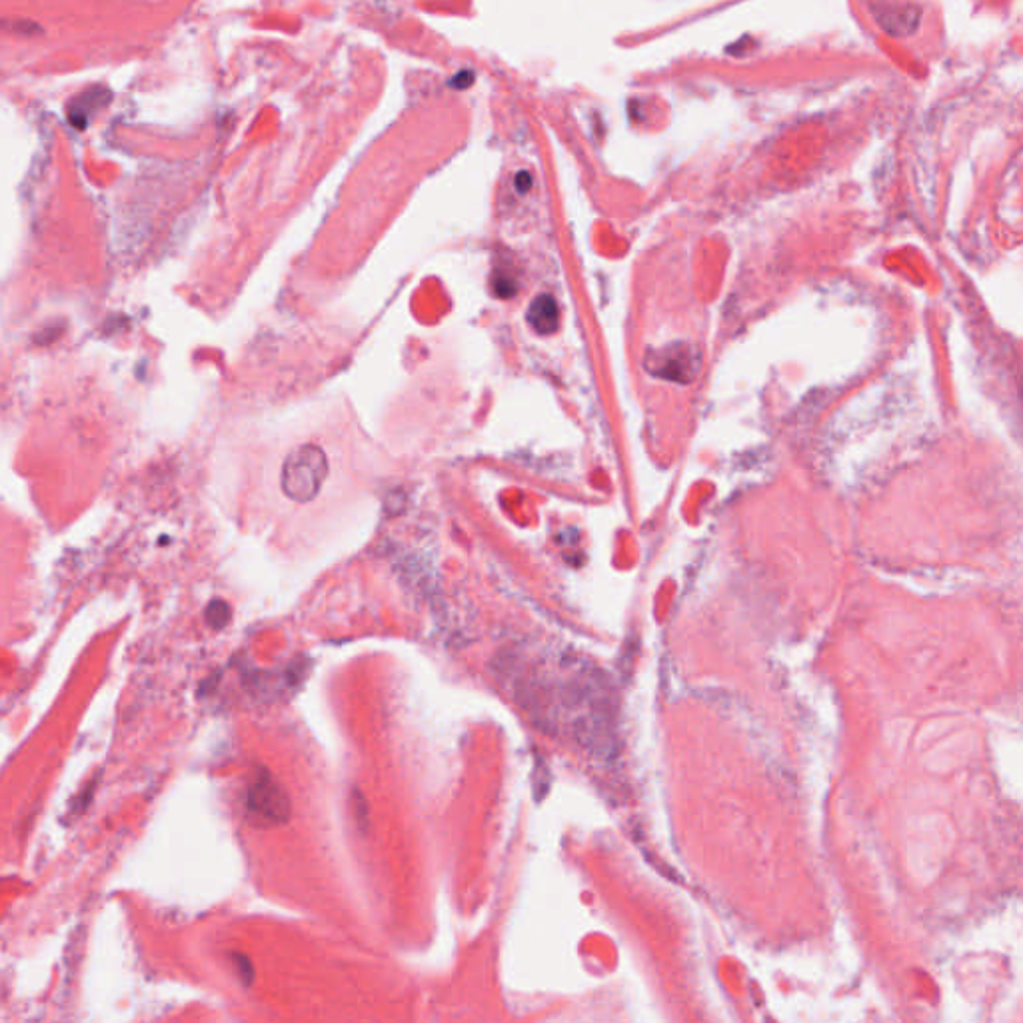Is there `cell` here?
Returning a JSON list of instances; mask_svg holds the SVG:
<instances>
[{
	"label": "cell",
	"instance_id": "6da1fadb",
	"mask_svg": "<svg viewBox=\"0 0 1023 1023\" xmlns=\"http://www.w3.org/2000/svg\"><path fill=\"white\" fill-rule=\"evenodd\" d=\"M328 476V458L322 448L314 444L298 446L292 450L280 472L282 492L300 504L314 500Z\"/></svg>",
	"mask_w": 1023,
	"mask_h": 1023
},
{
	"label": "cell",
	"instance_id": "7a4b0ae2",
	"mask_svg": "<svg viewBox=\"0 0 1023 1023\" xmlns=\"http://www.w3.org/2000/svg\"><path fill=\"white\" fill-rule=\"evenodd\" d=\"M246 806L252 816L266 824H282L290 818V802L282 786L266 770H258L248 786Z\"/></svg>",
	"mask_w": 1023,
	"mask_h": 1023
},
{
	"label": "cell",
	"instance_id": "3957f363",
	"mask_svg": "<svg viewBox=\"0 0 1023 1023\" xmlns=\"http://www.w3.org/2000/svg\"><path fill=\"white\" fill-rule=\"evenodd\" d=\"M874 14L880 26L894 36H910L922 22V10L910 2L880 0L874 6Z\"/></svg>",
	"mask_w": 1023,
	"mask_h": 1023
},
{
	"label": "cell",
	"instance_id": "277c9868",
	"mask_svg": "<svg viewBox=\"0 0 1023 1023\" xmlns=\"http://www.w3.org/2000/svg\"><path fill=\"white\" fill-rule=\"evenodd\" d=\"M530 322L534 326L536 332L540 334H550L556 330V324H558V308H556V302L550 298V296H540L532 302L530 306Z\"/></svg>",
	"mask_w": 1023,
	"mask_h": 1023
},
{
	"label": "cell",
	"instance_id": "5b68a950",
	"mask_svg": "<svg viewBox=\"0 0 1023 1023\" xmlns=\"http://www.w3.org/2000/svg\"><path fill=\"white\" fill-rule=\"evenodd\" d=\"M230 616H232V610H230L228 602H224V600H220V598L212 600V602L208 604V608H206V622H208V626H210V628H214V630H222L224 626H228Z\"/></svg>",
	"mask_w": 1023,
	"mask_h": 1023
},
{
	"label": "cell",
	"instance_id": "8992f818",
	"mask_svg": "<svg viewBox=\"0 0 1023 1023\" xmlns=\"http://www.w3.org/2000/svg\"><path fill=\"white\" fill-rule=\"evenodd\" d=\"M230 958H232V966H234L236 976L240 978V982L244 986H250L254 982V968H252L250 960L246 956H242V954H230Z\"/></svg>",
	"mask_w": 1023,
	"mask_h": 1023
}]
</instances>
